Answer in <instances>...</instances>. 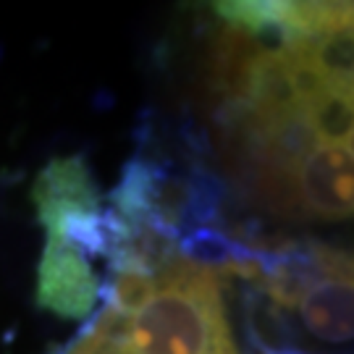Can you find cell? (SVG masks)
Masks as SVG:
<instances>
[{"instance_id":"6da1fadb","label":"cell","mask_w":354,"mask_h":354,"mask_svg":"<svg viewBox=\"0 0 354 354\" xmlns=\"http://www.w3.org/2000/svg\"><path fill=\"white\" fill-rule=\"evenodd\" d=\"M113 354H239L231 339L221 281L176 257L155 276L150 297L121 315L102 304Z\"/></svg>"},{"instance_id":"7a4b0ae2","label":"cell","mask_w":354,"mask_h":354,"mask_svg":"<svg viewBox=\"0 0 354 354\" xmlns=\"http://www.w3.org/2000/svg\"><path fill=\"white\" fill-rule=\"evenodd\" d=\"M37 299L45 310L64 317H87L102 299V281L95 260L76 244L48 234L39 257Z\"/></svg>"},{"instance_id":"3957f363","label":"cell","mask_w":354,"mask_h":354,"mask_svg":"<svg viewBox=\"0 0 354 354\" xmlns=\"http://www.w3.org/2000/svg\"><path fill=\"white\" fill-rule=\"evenodd\" d=\"M297 192L307 218H352L354 158L344 145H315L297 165Z\"/></svg>"},{"instance_id":"277c9868","label":"cell","mask_w":354,"mask_h":354,"mask_svg":"<svg viewBox=\"0 0 354 354\" xmlns=\"http://www.w3.org/2000/svg\"><path fill=\"white\" fill-rule=\"evenodd\" d=\"M39 223L48 228L76 215L102 213L105 205L82 158H58L48 163L32 189Z\"/></svg>"},{"instance_id":"5b68a950","label":"cell","mask_w":354,"mask_h":354,"mask_svg":"<svg viewBox=\"0 0 354 354\" xmlns=\"http://www.w3.org/2000/svg\"><path fill=\"white\" fill-rule=\"evenodd\" d=\"M302 328L323 344L354 342V273H336L315 281L297 299Z\"/></svg>"},{"instance_id":"8992f818","label":"cell","mask_w":354,"mask_h":354,"mask_svg":"<svg viewBox=\"0 0 354 354\" xmlns=\"http://www.w3.org/2000/svg\"><path fill=\"white\" fill-rule=\"evenodd\" d=\"M218 276V273H215ZM226 279V276H223ZM236 281V279H231ZM241 315L247 339L260 354H313L304 352L297 342V328L291 323L289 310L281 307L257 281H239Z\"/></svg>"},{"instance_id":"52a82bcc","label":"cell","mask_w":354,"mask_h":354,"mask_svg":"<svg viewBox=\"0 0 354 354\" xmlns=\"http://www.w3.org/2000/svg\"><path fill=\"white\" fill-rule=\"evenodd\" d=\"M302 115L320 145H336L346 140L354 127V92L326 87L317 97L304 102Z\"/></svg>"},{"instance_id":"ba28073f","label":"cell","mask_w":354,"mask_h":354,"mask_svg":"<svg viewBox=\"0 0 354 354\" xmlns=\"http://www.w3.org/2000/svg\"><path fill=\"white\" fill-rule=\"evenodd\" d=\"M346 142H349V150H352V158H354V127H352V131H349V137H346Z\"/></svg>"}]
</instances>
